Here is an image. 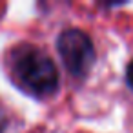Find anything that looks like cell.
<instances>
[{"instance_id": "4", "label": "cell", "mask_w": 133, "mask_h": 133, "mask_svg": "<svg viewBox=\"0 0 133 133\" xmlns=\"http://www.w3.org/2000/svg\"><path fill=\"white\" fill-rule=\"evenodd\" d=\"M6 124H8V118H6V115H4V111H2V108H0V133H2V129L6 128Z\"/></svg>"}, {"instance_id": "3", "label": "cell", "mask_w": 133, "mask_h": 133, "mask_svg": "<svg viewBox=\"0 0 133 133\" xmlns=\"http://www.w3.org/2000/svg\"><path fill=\"white\" fill-rule=\"evenodd\" d=\"M126 82H128V86L133 89V60L128 64V69H126Z\"/></svg>"}, {"instance_id": "1", "label": "cell", "mask_w": 133, "mask_h": 133, "mask_svg": "<svg viewBox=\"0 0 133 133\" xmlns=\"http://www.w3.org/2000/svg\"><path fill=\"white\" fill-rule=\"evenodd\" d=\"M13 69L20 84L37 97H49L58 88V71L53 60L37 48L22 46L17 49Z\"/></svg>"}, {"instance_id": "2", "label": "cell", "mask_w": 133, "mask_h": 133, "mask_svg": "<svg viewBox=\"0 0 133 133\" xmlns=\"http://www.w3.org/2000/svg\"><path fill=\"white\" fill-rule=\"evenodd\" d=\"M57 49L66 69L75 77H84L95 64V48L91 38L80 29H66L57 38Z\"/></svg>"}]
</instances>
